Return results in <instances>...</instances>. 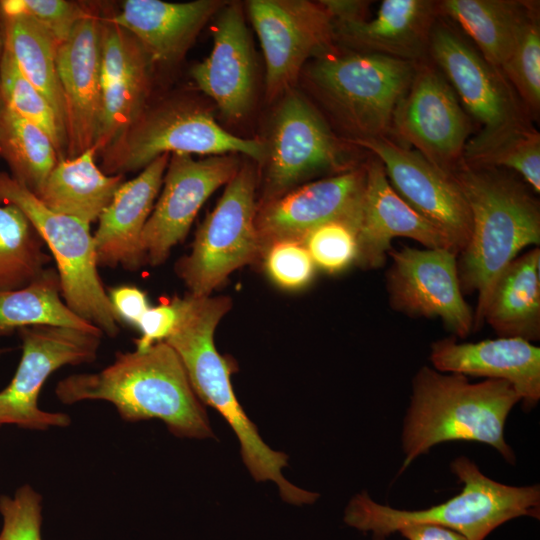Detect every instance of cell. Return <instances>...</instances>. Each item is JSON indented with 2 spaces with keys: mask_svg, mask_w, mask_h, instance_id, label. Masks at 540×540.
Masks as SVG:
<instances>
[{
  "mask_svg": "<svg viewBox=\"0 0 540 540\" xmlns=\"http://www.w3.org/2000/svg\"><path fill=\"white\" fill-rule=\"evenodd\" d=\"M109 299L118 319L135 327L146 310L150 307L147 295L140 288L132 285H121L110 289Z\"/></svg>",
  "mask_w": 540,
  "mask_h": 540,
  "instance_id": "cell-41",
  "label": "cell"
},
{
  "mask_svg": "<svg viewBox=\"0 0 540 540\" xmlns=\"http://www.w3.org/2000/svg\"><path fill=\"white\" fill-rule=\"evenodd\" d=\"M148 59L102 84V114L96 152L114 145L141 116L148 86Z\"/></svg>",
  "mask_w": 540,
  "mask_h": 540,
  "instance_id": "cell-33",
  "label": "cell"
},
{
  "mask_svg": "<svg viewBox=\"0 0 540 540\" xmlns=\"http://www.w3.org/2000/svg\"><path fill=\"white\" fill-rule=\"evenodd\" d=\"M170 154H163L135 178L123 182L98 218L93 238L98 266L137 270L145 262L144 226L162 187Z\"/></svg>",
  "mask_w": 540,
  "mask_h": 540,
  "instance_id": "cell-21",
  "label": "cell"
},
{
  "mask_svg": "<svg viewBox=\"0 0 540 540\" xmlns=\"http://www.w3.org/2000/svg\"><path fill=\"white\" fill-rule=\"evenodd\" d=\"M262 255L267 274L284 289L303 288L314 277L316 266L302 240L274 241L265 248Z\"/></svg>",
  "mask_w": 540,
  "mask_h": 540,
  "instance_id": "cell-37",
  "label": "cell"
},
{
  "mask_svg": "<svg viewBox=\"0 0 540 540\" xmlns=\"http://www.w3.org/2000/svg\"><path fill=\"white\" fill-rule=\"evenodd\" d=\"M386 273L389 304L410 317L440 318L459 338L474 330V311L464 299L457 255L448 249H390Z\"/></svg>",
  "mask_w": 540,
  "mask_h": 540,
  "instance_id": "cell-14",
  "label": "cell"
},
{
  "mask_svg": "<svg viewBox=\"0 0 540 540\" xmlns=\"http://www.w3.org/2000/svg\"><path fill=\"white\" fill-rule=\"evenodd\" d=\"M439 15L457 23L491 65L500 70L511 55L518 36L538 1L442 0Z\"/></svg>",
  "mask_w": 540,
  "mask_h": 540,
  "instance_id": "cell-26",
  "label": "cell"
},
{
  "mask_svg": "<svg viewBox=\"0 0 540 540\" xmlns=\"http://www.w3.org/2000/svg\"><path fill=\"white\" fill-rule=\"evenodd\" d=\"M62 326L87 332H103L74 313L63 301L57 270L47 268L29 285L0 291V338L23 327Z\"/></svg>",
  "mask_w": 540,
  "mask_h": 540,
  "instance_id": "cell-29",
  "label": "cell"
},
{
  "mask_svg": "<svg viewBox=\"0 0 540 540\" xmlns=\"http://www.w3.org/2000/svg\"><path fill=\"white\" fill-rule=\"evenodd\" d=\"M437 1L383 0L376 16L334 24L335 37L359 52L418 63L429 59Z\"/></svg>",
  "mask_w": 540,
  "mask_h": 540,
  "instance_id": "cell-23",
  "label": "cell"
},
{
  "mask_svg": "<svg viewBox=\"0 0 540 540\" xmlns=\"http://www.w3.org/2000/svg\"><path fill=\"white\" fill-rule=\"evenodd\" d=\"M41 501L40 494L29 485L18 488L13 497L1 495L0 540H41Z\"/></svg>",
  "mask_w": 540,
  "mask_h": 540,
  "instance_id": "cell-38",
  "label": "cell"
},
{
  "mask_svg": "<svg viewBox=\"0 0 540 540\" xmlns=\"http://www.w3.org/2000/svg\"><path fill=\"white\" fill-rule=\"evenodd\" d=\"M8 351H10V348H0V358L4 353H6Z\"/></svg>",
  "mask_w": 540,
  "mask_h": 540,
  "instance_id": "cell-45",
  "label": "cell"
},
{
  "mask_svg": "<svg viewBox=\"0 0 540 540\" xmlns=\"http://www.w3.org/2000/svg\"><path fill=\"white\" fill-rule=\"evenodd\" d=\"M398 532L407 540H466L455 531L434 525H411Z\"/></svg>",
  "mask_w": 540,
  "mask_h": 540,
  "instance_id": "cell-43",
  "label": "cell"
},
{
  "mask_svg": "<svg viewBox=\"0 0 540 540\" xmlns=\"http://www.w3.org/2000/svg\"><path fill=\"white\" fill-rule=\"evenodd\" d=\"M177 316L173 298L169 302L150 306L137 326L141 335L135 340L136 350L144 351L158 342L165 341L175 327Z\"/></svg>",
  "mask_w": 540,
  "mask_h": 540,
  "instance_id": "cell-40",
  "label": "cell"
},
{
  "mask_svg": "<svg viewBox=\"0 0 540 540\" xmlns=\"http://www.w3.org/2000/svg\"><path fill=\"white\" fill-rule=\"evenodd\" d=\"M4 12H21L36 20L61 44L71 34L85 12L78 4L64 0H4Z\"/></svg>",
  "mask_w": 540,
  "mask_h": 540,
  "instance_id": "cell-39",
  "label": "cell"
},
{
  "mask_svg": "<svg viewBox=\"0 0 540 540\" xmlns=\"http://www.w3.org/2000/svg\"><path fill=\"white\" fill-rule=\"evenodd\" d=\"M500 71L519 97L529 117L540 112V21L539 9L524 24L515 47Z\"/></svg>",
  "mask_w": 540,
  "mask_h": 540,
  "instance_id": "cell-35",
  "label": "cell"
},
{
  "mask_svg": "<svg viewBox=\"0 0 540 540\" xmlns=\"http://www.w3.org/2000/svg\"><path fill=\"white\" fill-rule=\"evenodd\" d=\"M0 154L10 175L35 195L59 161L50 138L6 106L0 114Z\"/></svg>",
  "mask_w": 540,
  "mask_h": 540,
  "instance_id": "cell-30",
  "label": "cell"
},
{
  "mask_svg": "<svg viewBox=\"0 0 540 540\" xmlns=\"http://www.w3.org/2000/svg\"><path fill=\"white\" fill-rule=\"evenodd\" d=\"M226 3L126 0L108 21L135 37L150 58L171 63L182 57L205 23Z\"/></svg>",
  "mask_w": 540,
  "mask_h": 540,
  "instance_id": "cell-24",
  "label": "cell"
},
{
  "mask_svg": "<svg viewBox=\"0 0 540 540\" xmlns=\"http://www.w3.org/2000/svg\"><path fill=\"white\" fill-rule=\"evenodd\" d=\"M3 204L19 208L50 249L66 305L106 335L115 337L121 321L98 273L90 225L47 208L6 172H0V205Z\"/></svg>",
  "mask_w": 540,
  "mask_h": 540,
  "instance_id": "cell-6",
  "label": "cell"
},
{
  "mask_svg": "<svg viewBox=\"0 0 540 540\" xmlns=\"http://www.w3.org/2000/svg\"><path fill=\"white\" fill-rule=\"evenodd\" d=\"M471 215V235L457 267L463 293H477L474 330L490 291L505 268L525 247L540 245V206L533 190L517 174L464 161L450 174Z\"/></svg>",
  "mask_w": 540,
  "mask_h": 540,
  "instance_id": "cell-1",
  "label": "cell"
},
{
  "mask_svg": "<svg viewBox=\"0 0 540 540\" xmlns=\"http://www.w3.org/2000/svg\"><path fill=\"white\" fill-rule=\"evenodd\" d=\"M247 6L264 53L269 99L290 89L310 57L333 50V20L320 1L251 0Z\"/></svg>",
  "mask_w": 540,
  "mask_h": 540,
  "instance_id": "cell-13",
  "label": "cell"
},
{
  "mask_svg": "<svg viewBox=\"0 0 540 540\" xmlns=\"http://www.w3.org/2000/svg\"><path fill=\"white\" fill-rule=\"evenodd\" d=\"M1 85L5 106L40 128L52 141L59 160L65 159V129L49 102L23 75L6 47L1 63Z\"/></svg>",
  "mask_w": 540,
  "mask_h": 540,
  "instance_id": "cell-34",
  "label": "cell"
},
{
  "mask_svg": "<svg viewBox=\"0 0 540 540\" xmlns=\"http://www.w3.org/2000/svg\"><path fill=\"white\" fill-rule=\"evenodd\" d=\"M521 397L498 379L470 383L461 374L422 367L413 379V392L404 422L401 471L436 444L476 441L492 446L509 462L514 453L504 439L508 414Z\"/></svg>",
  "mask_w": 540,
  "mask_h": 540,
  "instance_id": "cell-3",
  "label": "cell"
},
{
  "mask_svg": "<svg viewBox=\"0 0 540 540\" xmlns=\"http://www.w3.org/2000/svg\"><path fill=\"white\" fill-rule=\"evenodd\" d=\"M463 161L514 172L535 194L540 192V134L530 124L487 138L473 136L466 143Z\"/></svg>",
  "mask_w": 540,
  "mask_h": 540,
  "instance_id": "cell-32",
  "label": "cell"
},
{
  "mask_svg": "<svg viewBox=\"0 0 540 540\" xmlns=\"http://www.w3.org/2000/svg\"><path fill=\"white\" fill-rule=\"evenodd\" d=\"M302 241L316 267L338 273L356 263L358 243L356 229L345 222L333 221L309 231Z\"/></svg>",
  "mask_w": 540,
  "mask_h": 540,
  "instance_id": "cell-36",
  "label": "cell"
},
{
  "mask_svg": "<svg viewBox=\"0 0 540 540\" xmlns=\"http://www.w3.org/2000/svg\"><path fill=\"white\" fill-rule=\"evenodd\" d=\"M416 64L368 52L331 50L311 64L308 78L350 134L347 142L391 137L394 110L411 83Z\"/></svg>",
  "mask_w": 540,
  "mask_h": 540,
  "instance_id": "cell-5",
  "label": "cell"
},
{
  "mask_svg": "<svg viewBox=\"0 0 540 540\" xmlns=\"http://www.w3.org/2000/svg\"><path fill=\"white\" fill-rule=\"evenodd\" d=\"M243 154L265 162L267 146L223 129L210 113L190 105H171L140 116L131 128L104 151L103 172L123 175L144 169L163 154Z\"/></svg>",
  "mask_w": 540,
  "mask_h": 540,
  "instance_id": "cell-8",
  "label": "cell"
},
{
  "mask_svg": "<svg viewBox=\"0 0 540 540\" xmlns=\"http://www.w3.org/2000/svg\"><path fill=\"white\" fill-rule=\"evenodd\" d=\"M17 332L22 355L12 380L0 391V427L12 424L46 430L69 425L67 414L39 408V393L57 369L94 361L102 333L52 325L23 327Z\"/></svg>",
  "mask_w": 540,
  "mask_h": 540,
  "instance_id": "cell-9",
  "label": "cell"
},
{
  "mask_svg": "<svg viewBox=\"0 0 540 540\" xmlns=\"http://www.w3.org/2000/svg\"><path fill=\"white\" fill-rule=\"evenodd\" d=\"M429 59L445 76L466 112L482 125L475 137L486 138L530 124L529 115L502 72L442 16L431 31Z\"/></svg>",
  "mask_w": 540,
  "mask_h": 540,
  "instance_id": "cell-11",
  "label": "cell"
},
{
  "mask_svg": "<svg viewBox=\"0 0 540 540\" xmlns=\"http://www.w3.org/2000/svg\"><path fill=\"white\" fill-rule=\"evenodd\" d=\"M256 172L241 165L196 233L192 250L176 273L194 296H210L236 269L262 256L256 228Z\"/></svg>",
  "mask_w": 540,
  "mask_h": 540,
  "instance_id": "cell-7",
  "label": "cell"
},
{
  "mask_svg": "<svg viewBox=\"0 0 540 540\" xmlns=\"http://www.w3.org/2000/svg\"><path fill=\"white\" fill-rule=\"evenodd\" d=\"M266 146L265 202L319 172L355 168L348 148L299 93H289L280 103Z\"/></svg>",
  "mask_w": 540,
  "mask_h": 540,
  "instance_id": "cell-12",
  "label": "cell"
},
{
  "mask_svg": "<svg viewBox=\"0 0 540 540\" xmlns=\"http://www.w3.org/2000/svg\"><path fill=\"white\" fill-rule=\"evenodd\" d=\"M348 143L379 159L396 193L449 238L458 256L470 239L472 223L467 201L453 177L391 137Z\"/></svg>",
  "mask_w": 540,
  "mask_h": 540,
  "instance_id": "cell-15",
  "label": "cell"
},
{
  "mask_svg": "<svg viewBox=\"0 0 540 540\" xmlns=\"http://www.w3.org/2000/svg\"><path fill=\"white\" fill-rule=\"evenodd\" d=\"M95 148L59 160L37 198L52 211L88 225L98 220L124 182L123 175H108L95 162Z\"/></svg>",
  "mask_w": 540,
  "mask_h": 540,
  "instance_id": "cell-27",
  "label": "cell"
},
{
  "mask_svg": "<svg viewBox=\"0 0 540 540\" xmlns=\"http://www.w3.org/2000/svg\"><path fill=\"white\" fill-rule=\"evenodd\" d=\"M102 22L88 13L57 50L56 64L66 108L67 158L94 148L102 114Z\"/></svg>",
  "mask_w": 540,
  "mask_h": 540,
  "instance_id": "cell-18",
  "label": "cell"
},
{
  "mask_svg": "<svg viewBox=\"0 0 540 540\" xmlns=\"http://www.w3.org/2000/svg\"><path fill=\"white\" fill-rule=\"evenodd\" d=\"M24 213L14 205H0V291L23 288L47 269L50 256Z\"/></svg>",
  "mask_w": 540,
  "mask_h": 540,
  "instance_id": "cell-31",
  "label": "cell"
},
{
  "mask_svg": "<svg viewBox=\"0 0 540 540\" xmlns=\"http://www.w3.org/2000/svg\"><path fill=\"white\" fill-rule=\"evenodd\" d=\"M396 237L410 238L425 248L448 249L456 254L449 238L396 193L382 163L374 156L366 162L356 263L365 269L382 267L392 248L391 241Z\"/></svg>",
  "mask_w": 540,
  "mask_h": 540,
  "instance_id": "cell-19",
  "label": "cell"
},
{
  "mask_svg": "<svg viewBox=\"0 0 540 540\" xmlns=\"http://www.w3.org/2000/svg\"><path fill=\"white\" fill-rule=\"evenodd\" d=\"M170 156L162 191L141 236L145 262L153 266L165 262L172 248L187 235L204 202L241 166L233 154L200 160L187 154Z\"/></svg>",
  "mask_w": 540,
  "mask_h": 540,
  "instance_id": "cell-16",
  "label": "cell"
},
{
  "mask_svg": "<svg viewBox=\"0 0 540 540\" xmlns=\"http://www.w3.org/2000/svg\"><path fill=\"white\" fill-rule=\"evenodd\" d=\"M210 54L191 71L196 85L217 104L228 121L242 119L251 109L256 65L242 6L226 3L217 13Z\"/></svg>",
  "mask_w": 540,
  "mask_h": 540,
  "instance_id": "cell-20",
  "label": "cell"
},
{
  "mask_svg": "<svg viewBox=\"0 0 540 540\" xmlns=\"http://www.w3.org/2000/svg\"><path fill=\"white\" fill-rule=\"evenodd\" d=\"M451 469L463 483L462 491L446 502L423 510H399L373 501L366 493L352 498L344 521L374 540L411 525H434L450 529L466 540H484L503 523L520 516L539 518L538 486L515 487L485 476L468 458H457Z\"/></svg>",
  "mask_w": 540,
  "mask_h": 540,
  "instance_id": "cell-4",
  "label": "cell"
},
{
  "mask_svg": "<svg viewBox=\"0 0 540 540\" xmlns=\"http://www.w3.org/2000/svg\"><path fill=\"white\" fill-rule=\"evenodd\" d=\"M434 369L444 373L504 380L525 406L540 399V348L519 337H499L475 343L445 338L431 345Z\"/></svg>",
  "mask_w": 540,
  "mask_h": 540,
  "instance_id": "cell-22",
  "label": "cell"
},
{
  "mask_svg": "<svg viewBox=\"0 0 540 540\" xmlns=\"http://www.w3.org/2000/svg\"><path fill=\"white\" fill-rule=\"evenodd\" d=\"M471 130L470 117L442 72L430 59L418 62L394 110L391 137L451 174L463 161Z\"/></svg>",
  "mask_w": 540,
  "mask_h": 540,
  "instance_id": "cell-10",
  "label": "cell"
},
{
  "mask_svg": "<svg viewBox=\"0 0 540 540\" xmlns=\"http://www.w3.org/2000/svg\"><path fill=\"white\" fill-rule=\"evenodd\" d=\"M55 394L64 404L108 401L128 422L160 419L178 437L214 436L180 358L165 341L118 352L99 372L70 375L57 383Z\"/></svg>",
  "mask_w": 540,
  "mask_h": 540,
  "instance_id": "cell-2",
  "label": "cell"
},
{
  "mask_svg": "<svg viewBox=\"0 0 540 540\" xmlns=\"http://www.w3.org/2000/svg\"><path fill=\"white\" fill-rule=\"evenodd\" d=\"M365 179L366 163L265 202L257 210L255 221L262 254L274 241L302 240L309 231L328 222L348 223L357 233Z\"/></svg>",
  "mask_w": 540,
  "mask_h": 540,
  "instance_id": "cell-17",
  "label": "cell"
},
{
  "mask_svg": "<svg viewBox=\"0 0 540 540\" xmlns=\"http://www.w3.org/2000/svg\"><path fill=\"white\" fill-rule=\"evenodd\" d=\"M1 12L6 49L23 75L49 102L66 131L65 101L56 64L60 44L32 17L21 12Z\"/></svg>",
  "mask_w": 540,
  "mask_h": 540,
  "instance_id": "cell-28",
  "label": "cell"
},
{
  "mask_svg": "<svg viewBox=\"0 0 540 540\" xmlns=\"http://www.w3.org/2000/svg\"><path fill=\"white\" fill-rule=\"evenodd\" d=\"M482 322L499 337L540 338V248L517 256L499 275L487 299Z\"/></svg>",
  "mask_w": 540,
  "mask_h": 540,
  "instance_id": "cell-25",
  "label": "cell"
},
{
  "mask_svg": "<svg viewBox=\"0 0 540 540\" xmlns=\"http://www.w3.org/2000/svg\"><path fill=\"white\" fill-rule=\"evenodd\" d=\"M332 17L333 24L367 19L370 2L367 1H320Z\"/></svg>",
  "mask_w": 540,
  "mask_h": 540,
  "instance_id": "cell-42",
  "label": "cell"
},
{
  "mask_svg": "<svg viewBox=\"0 0 540 540\" xmlns=\"http://www.w3.org/2000/svg\"><path fill=\"white\" fill-rule=\"evenodd\" d=\"M4 51H5V32H4L2 12L0 9V114L5 108V103H4L3 94H2V85H1V63H2Z\"/></svg>",
  "mask_w": 540,
  "mask_h": 540,
  "instance_id": "cell-44",
  "label": "cell"
}]
</instances>
